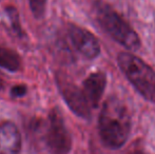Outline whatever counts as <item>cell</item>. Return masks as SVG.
Masks as SVG:
<instances>
[{"label": "cell", "instance_id": "52a82bcc", "mask_svg": "<svg viewBox=\"0 0 155 154\" xmlns=\"http://www.w3.org/2000/svg\"><path fill=\"white\" fill-rule=\"evenodd\" d=\"M21 136L17 127L8 120H0V154H19Z\"/></svg>", "mask_w": 155, "mask_h": 154}, {"label": "cell", "instance_id": "8992f818", "mask_svg": "<svg viewBox=\"0 0 155 154\" xmlns=\"http://www.w3.org/2000/svg\"><path fill=\"white\" fill-rule=\"evenodd\" d=\"M59 89L67 105L76 115L84 118H88L90 116L91 107L82 90L68 81H60Z\"/></svg>", "mask_w": 155, "mask_h": 154}, {"label": "cell", "instance_id": "277c9868", "mask_svg": "<svg viewBox=\"0 0 155 154\" xmlns=\"http://www.w3.org/2000/svg\"><path fill=\"white\" fill-rule=\"evenodd\" d=\"M45 144L52 154H68L72 148V139L61 114L54 109L49 115Z\"/></svg>", "mask_w": 155, "mask_h": 154}, {"label": "cell", "instance_id": "5b68a950", "mask_svg": "<svg viewBox=\"0 0 155 154\" xmlns=\"http://www.w3.org/2000/svg\"><path fill=\"white\" fill-rule=\"evenodd\" d=\"M69 36L75 49L86 58L93 59L99 55V42L91 32L76 25H72L69 29Z\"/></svg>", "mask_w": 155, "mask_h": 154}, {"label": "cell", "instance_id": "30bf717a", "mask_svg": "<svg viewBox=\"0 0 155 154\" xmlns=\"http://www.w3.org/2000/svg\"><path fill=\"white\" fill-rule=\"evenodd\" d=\"M29 3L34 17L40 19L45 15L47 0H29Z\"/></svg>", "mask_w": 155, "mask_h": 154}, {"label": "cell", "instance_id": "7a4b0ae2", "mask_svg": "<svg viewBox=\"0 0 155 154\" xmlns=\"http://www.w3.org/2000/svg\"><path fill=\"white\" fill-rule=\"evenodd\" d=\"M95 14L101 28L116 42L131 52L139 49L140 39L137 33L109 4L97 2L95 5Z\"/></svg>", "mask_w": 155, "mask_h": 154}, {"label": "cell", "instance_id": "ba28073f", "mask_svg": "<svg viewBox=\"0 0 155 154\" xmlns=\"http://www.w3.org/2000/svg\"><path fill=\"white\" fill-rule=\"evenodd\" d=\"M107 78L102 72L91 74L84 82V92L90 107L96 108L99 103L106 89Z\"/></svg>", "mask_w": 155, "mask_h": 154}, {"label": "cell", "instance_id": "8fae6325", "mask_svg": "<svg viewBox=\"0 0 155 154\" xmlns=\"http://www.w3.org/2000/svg\"><path fill=\"white\" fill-rule=\"evenodd\" d=\"M8 17L11 19V25H12L13 29L15 30L17 34L20 35L21 34V27H20V23H19V16H18V13H17L16 8H8Z\"/></svg>", "mask_w": 155, "mask_h": 154}, {"label": "cell", "instance_id": "4fadbf2b", "mask_svg": "<svg viewBox=\"0 0 155 154\" xmlns=\"http://www.w3.org/2000/svg\"><path fill=\"white\" fill-rule=\"evenodd\" d=\"M3 86H4V82H3V79H2L1 75H0V90L3 89Z\"/></svg>", "mask_w": 155, "mask_h": 154}, {"label": "cell", "instance_id": "3957f363", "mask_svg": "<svg viewBox=\"0 0 155 154\" xmlns=\"http://www.w3.org/2000/svg\"><path fill=\"white\" fill-rule=\"evenodd\" d=\"M117 61L120 70L139 94L155 103V71L153 69L136 55L127 52L119 54Z\"/></svg>", "mask_w": 155, "mask_h": 154}, {"label": "cell", "instance_id": "9c48e42d", "mask_svg": "<svg viewBox=\"0 0 155 154\" xmlns=\"http://www.w3.org/2000/svg\"><path fill=\"white\" fill-rule=\"evenodd\" d=\"M20 57L16 52L0 45V68L16 72L20 69Z\"/></svg>", "mask_w": 155, "mask_h": 154}, {"label": "cell", "instance_id": "7c38bea8", "mask_svg": "<svg viewBox=\"0 0 155 154\" xmlns=\"http://www.w3.org/2000/svg\"><path fill=\"white\" fill-rule=\"evenodd\" d=\"M27 93V87L23 84H19V86H15L11 90V95L13 97H22Z\"/></svg>", "mask_w": 155, "mask_h": 154}, {"label": "cell", "instance_id": "6da1fadb", "mask_svg": "<svg viewBox=\"0 0 155 154\" xmlns=\"http://www.w3.org/2000/svg\"><path fill=\"white\" fill-rule=\"evenodd\" d=\"M98 131L104 146L110 149H119L128 140L131 132L130 113L117 97H110L102 106Z\"/></svg>", "mask_w": 155, "mask_h": 154}, {"label": "cell", "instance_id": "5bb4252c", "mask_svg": "<svg viewBox=\"0 0 155 154\" xmlns=\"http://www.w3.org/2000/svg\"><path fill=\"white\" fill-rule=\"evenodd\" d=\"M130 154H145V153H143V151H133V152H131Z\"/></svg>", "mask_w": 155, "mask_h": 154}]
</instances>
